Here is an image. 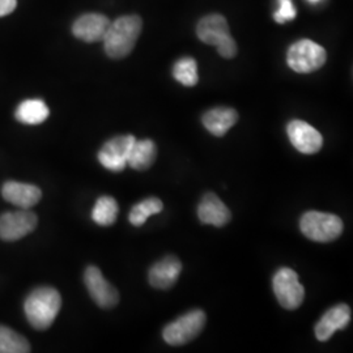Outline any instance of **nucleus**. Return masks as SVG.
Wrapping results in <instances>:
<instances>
[{
  "instance_id": "1",
  "label": "nucleus",
  "mask_w": 353,
  "mask_h": 353,
  "mask_svg": "<svg viewBox=\"0 0 353 353\" xmlns=\"http://www.w3.org/2000/svg\"><path fill=\"white\" fill-rule=\"evenodd\" d=\"M143 21L138 14H127L110 21L103 41V49L108 57L122 59L131 54L140 37Z\"/></svg>"
},
{
  "instance_id": "2",
  "label": "nucleus",
  "mask_w": 353,
  "mask_h": 353,
  "mask_svg": "<svg viewBox=\"0 0 353 353\" xmlns=\"http://www.w3.org/2000/svg\"><path fill=\"white\" fill-rule=\"evenodd\" d=\"M62 306L59 292L51 287H41L33 290L24 305L26 319L36 330L50 327Z\"/></svg>"
},
{
  "instance_id": "3",
  "label": "nucleus",
  "mask_w": 353,
  "mask_h": 353,
  "mask_svg": "<svg viewBox=\"0 0 353 353\" xmlns=\"http://www.w3.org/2000/svg\"><path fill=\"white\" fill-rule=\"evenodd\" d=\"M196 34L203 43L214 46L223 58L232 59L237 55V43L230 36L227 19L223 14L212 13L204 16L198 23Z\"/></svg>"
},
{
  "instance_id": "4",
  "label": "nucleus",
  "mask_w": 353,
  "mask_h": 353,
  "mask_svg": "<svg viewBox=\"0 0 353 353\" xmlns=\"http://www.w3.org/2000/svg\"><path fill=\"white\" fill-rule=\"evenodd\" d=\"M326 61L325 48L312 39L296 41L287 52V63L297 74H312L322 68Z\"/></svg>"
},
{
  "instance_id": "5",
  "label": "nucleus",
  "mask_w": 353,
  "mask_h": 353,
  "mask_svg": "<svg viewBox=\"0 0 353 353\" xmlns=\"http://www.w3.org/2000/svg\"><path fill=\"white\" fill-rule=\"evenodd\" d=\"M300 229L303 236L316 242H331L341 237L343 221L336 214L309 211L300 220Z\"/></svg>"
},
{
  "instance_id": "6",
  "label": "nucleus",
  "mask_w": 353,
  "mask_h": 353,
  "mask_svg": "<svg viewBox=\"0 0 353 353\" xmlns=\"http://www.w3.org/2000/svg\"><path fill=\"white\" fill-rule=\"evenodd\" d=\"M207 316L201 309L191 310L189 313L176 318L169 323L163 331V338L169 345H183L194 341L205 326Z\"/></svg>"
},
{
  "instance_id": "7",
  "label": "nucleus",
  "mask_w": 353,
  "mask_h": 353,
  "mask_svg": "<svg viewBox=\"0 0 353 353\" xmlns=\"http://www.w3.org/2000/svg\"><path fill=\"white\" fill-rule=\"evenodd\" d=\"M272 288L279 303L287 310H296L305 299V290L296 271L288 267L280 268L272 279Z\"/></svg>"
},
{
  "instance_id": "8",
  "label": "nucleus",
  "mask_w": 353,
  "mask_h": 353,
  "mask_svg": "<svg viewBox=\"0 0 353 353\" xmlns=\"http://www.w3.org/2000/svg\"><path fill=\"white\" fill-rule=\"evenodd\" d=\"M38 219L29 210L6 212L0 216V239L4 241L21 240L37 227Z\"/></svg>"
},
{
  "instance_id": "9",
  "label": "nucleus",
  "mask_w": 353,
  "mask_h": 353,
  "mask_svg": "<svg viewBox=\"0 0 353 353\" xmlns=\"http://www.w3.org/2000/svg\"><path fill=\"white\" fill-rule=\"evenodd\" d=\"M135 140L132 135H121L106 141L99 152V161L110 172H122Z\"/></svg>"
},
{
  "instance_id": "10",
  "label": "nucleus",
  "mask_w": 353,
  "mask_h": 353,
  "mask_svg": "<svg viewBox=\"0 0 353 353\" xmlns=\"http://www.w3.org/2000/svg\"><path fill=\"white\" fill-rule=\"evenodd\" d=\"M84 281L90 297L102 309H112L119 303V293L103 278L100 268L89 265L84 274Z\"/></svg>"
},
{
  "instance_id": "11",
  "label": "nucleus",
  "mask_w": 353,
  "mask_h": 353,
  "mask_svg": "<svg viewBox=\"0 0 353 353\" xmlns=\"http://www.w3.org/2000/svg\"><path fill=\"white\" fill-rule=\"evenodd\" d=\"M287 132L292 145L303 154H314L321 151L323 145V138L321 132L300 119L290 121L287 126Z\"/></svg>"
},
{
  "instance_id": "12",
  "label": "nucleus",
  "mask_w": 353,
  "mask_h": 353,
  "mask_svg": "<svg viewBox=\"0 0 353 353\" xmlns=\"http://www.w3.org/2000/svg\"><path fill=\"white\" fill-rule=\"evenodd\" d=\"M351 322V309L345 303L332 306L316 323L314 332L319 341H327L331 336L343 328L347 327Z\"/></svg>"
},
{
  "instance_id": "13",
  "label": "nucleus",
  "mask_w": 353,
  "mask_h": 353,
  "mask_svg": "<svg viewBox=\"0 0 353 353\" xmlns=\"http://www.w3.org/2000/svg\"><path fill=\"white\" fill-rule=\"evenodd\" d=\"M182 272V263L174 255H168L152 265L148 281L156 290H170Z\"/></svg>"
},
{
  "instance_id": "14",
  "label": "nucleus",
  "mask_w": 353,
  "mask_h": 353,
  "mask_svg": "<svg viewBox=\"0 0 353 353\" xmlns=\"http://www.w3.org/2000/svg\"><path fill=\"white\" fill-rule=\"evenodd\" d=\"M109 26H110V20L105 14L85 13L80 16L74 23L72 33L76 38L92 43V42L102 41Z\"/></svg>"
},
{
  "instance_id": "15",
  "label": "nucleus",
  "mask_w": 353,
  "mask_h": 353,
  "mask_svg": "<svg viewBox=\"0 0 353 353\" xmlns=\"http://www.w3.org/2000/svg\"><path fill=\"white\" fill-rule=\"evenodd\" d=\"M198 217L203 224L223 228L230 221L232 214L216 194L207 192L198 205Z\"/></svg>"
},
{
  "instance_id": "16",
  "label": "nucleus",
  "mask_w": 353,
  "mask_h": 353,
  "mask_svg": "<svg viewBox=\"0 0 353 353\" xmlns=\"http://www.w3.org/2000/svg\"><path fill=\"white\" fill-rule=\"evenodd\" d=\"M1 195L7 202L12 203L21 210H29L41 201L42 191L34 185L8 181L3 185Z\"/></svg>"
},
{
  "instance_id": "17",
  "label": "nucleus",
  "mask_w": 353,
  "mask_h": 353,
  "mask_svg": "<svg viewBox=\"0 0 353 353\" xmlns=\"http://www.w3.org/2000/svg\"><path fill=\"white\" fill-rule=\"evenodd\" d=\"M239 121V113L232 108H214L202 117L203 126L214 137L221 138Z\"/></svg>"
},
{
  "instance_id": "18",
  "label": "nucleus",
  "mask_w": 353,
  "mask_h": 353,
  "mask_svg": "<svg viewBox=\"0 0 353 353\" xmlns=\"http://www.w3.org/2000/svg\"><path fill=\"white\" fill-rule=\"evenodd\" d=\"M157 157V147L151 139L135 140L130 154L127 165L135 170H147L154 164Z\"/></svg>"
},
{
  "instance_id": "19",
  "label": "nucleus",
  "mask_w": 353,
  "mask_h": 353,
  "mask_svg": "<svg viewBox=\"0 0 353 353\" xmlns=\"http://www.w3.org/2000/svg\"><path fill=\"white\" fill-rule=\"evenodd\" d=\"M49 114L50 110L42 100H26L17 106L14 117L24 125L34 126L45 122Z\"/></svg>"
},
{
  "instance_id": "20",
  "label": "nucleus",
  "mask_w": 353,
  "mask_h": 353,
  "mask_svg": "<svg viewBox=\"0 0 353 353\" xmlns=\"http://www.w3.org/2000/svg\"><path fill=\"white\" fill-rule=\"evenodd\" d=\"M118 203L112 196H101L97 199L92 211V219L101 227L113 225L118 217Z\"/></svg>"
},
{
  "instance_id": "21",
  "label": "nucleus",
  "mask_w": 353,
  "mask_h": 353,
  "mask_svg": "<svg viewBox=\"0 0 353 353\" xmlns=\"http://www.w3.org/2000/svg\"><path fill=\"white\" fill-rule=\"evenodd\" d=\"M163 208H164V205L159 198H147L141 202L137 203L131 208L128 220L134 227H141L145 224L148 217H151L153 214H160L163 211Z\"/></svg>"
},
{
  "instance_id": "22",
  "label": "nucleus",
  "mask_w": 353,
  "mask_h": 353,
  "mask_svg": "<svg viewBox=\"0 0 353 353\" xmlns=\"http://www.w3.org/2000/svg\"><path fill=\"white\" fill-rule=\"evenodd\" d=\"M173 77L185 87H195L199 81L196 61L191 57L178 59L173 65Z\"/></svg>"
},
{
  "instance_id": "23",
  "label": "nucleus",
  "mask_w": 353,
  "mask_h": 353,
  "mask_svg": "<svg viewBox=\"0 0 353 353\" xmlns=\"http://www.w3.org/2000/svg\"><path fill=\"white\" fill-rule=\"evenodd\" d=\"M30 352V344L11 328L0 326V353Z\"/></svg>"
},
{
  "instance_id": "24",
  "label": "nucleus",
  "mask_w": 353,
  "mask_h": 353,
  "mask_svg": "<svg viewBox=\"0 0 353 353\" xmlns=\"http://www.w3.org/2000/svg\"><path fill=\"white\" fill-rule=\"evenodd\" d=\"M297 17V10L293 0H278V10L274 12V20L278 24H285Z\"/></svg>"
},
{
  "instance_id": "25",
  "label": "nucleus",
  "mask_w": 353,
  "mask_h": 353,
  "mask_svg": "<svg viewBox=\"0 0 353 353\" xmlns=\"http://www.w3.org/2000/svg\"><path fill=\"white\" fill-rule=\"evenodd\" d=\"M16 6L17 0H0V17L12 13Z\"/></svg>"
},
{
  "instance_id": "26",
  "label": "nucleus",
  "mask_w": 353,
  "mask_h": 353,
  "mask_svg": "<svg viewBox=\"0 0 353 353\" xmlns=\"http://www.w3.org/2000/svg\"><path fill=\"white\" fill-rule=\"evenodd\" d=\"M307 1H309L310 4H314V6H316V4L321 3V1H323V0H307Z\"/></svg>"
}]
</instances>
